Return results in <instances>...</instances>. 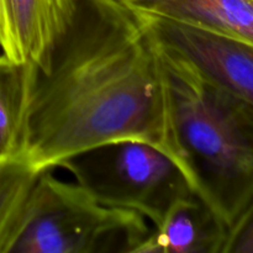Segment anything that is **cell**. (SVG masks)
<instances>
[{"instance_id":"cell-2","label":"cell","mask_w":253,"mask_h":253,"mask_svg":"<svg viewBox=\"0 0 253 253\" xmlns=\"http://www.w3.org/2000/svg\"><path fill=\"white\" fill-rule=\"evenodd\" d=\"M157 51L173 157L195 194L229 229L253 207V103Z\"/></svg>"},{"instance_id":"cell-9","label":"cell","mask_w":253,"mask_h":253,"mask_svg":"<svg viewBox=\"0 0 253 253\" xmlns=\"http://www.w3.org/2000/svg\"><path fill=\"white\" fill-rule=\"evenodd\" d=\"M41 172L20 153L0 157V253H9Z\"/></svg>"},{"instance_id":"cell-4","label":"cell","mask_w":253,"mask_h":253,"mask_svg":"<svg viewBox=\"0 0 253 253\" xmlns=\"http://www.w3.org/2000/svg\"><path fill=\"white\" fill-rule=\"evenodd\" d=\"M77 184L103 205L132 210L160 226L173 205L194 190L178 163L150 143L121 140L62 161Z\"/></svg>"},{"instance_id":"cell-11","label":"cell","mask_w":253,"mask_h":253,"mask_svg":"<svg viewBox=\"0 0 253 253\" xmlns=\"http://www.w3.org/2000/svg\"><path fill=\"white\" fill-rule=\"evenodd\" d=\"M221 253H253V207L227 229Z\"/></svg>"},{"instance_id":"cell-7","label":"cell","mask_w":253,"mask_h":253,"mask_svg":"<svg viewBox=\"0 0 253 253\" xmlns=\"http://www.w3.org/2000/svg\"><path fill=\"white\" fill-rule=\"evenodd\" d=\"M227 226L195 193L173 205L135 253H221Z\"/></svg>"},{"instance_id":"cell-8","label":"cell","mask_w":253,"mask_h":253,"mask_svg":"<svg viewBox=\"0 0 253 253\" xmlns=\"http://www.w3.org/2000/svg\"><path fill=\"white\" fill-rule=\"evenodd\" d=\"M126 4L253 44V0H143Z\"/></svg>"},{"instance_id":"cell-10","label":"cell","mask_w":253,"mask_h":253,"mask_svg":"<svg viewBox=\"0 0 253 253\" xmlns=\"http://www.w3.org/2000/svg\"><path fill=\"white\" fill-rule=\"evenodd\" d=\"M29 66L0 54V157L20 153Z\"/></svg>"},{"instance_id":"cell-5","label":"cell","mask_w":253,"mask_h":253,"mask_svg":"<svg viewBox=\"0 0 253 253\" xmlns=\"http://www.w3.org/2000/svg\"><path fill=\"white\" fill-rule=\"evenodd\" d=\"M133 10L157 48L182 59L207 81L253 103V44Z\"/></svg>"},{"instance_id":"cell-12","label":"cell","mask_w":253,"mask_h":253,"mask_svg":"<svg viewBox=\"0 0 253 253\" xmlns=\"http://www.w3.org/2000/svg\"><path fill=\"white\" fill-rule=\"evenodd\" d=\"M121 1H125V2H135V1H143V0H121Z\"/></svg>"},{"instance_id":"cell-3","label":"cell","mask_w":253,"mask_h":253,"mask_svg":"<svg viewBox=\"0 0 253 253\" xmlns=\"http://www.w3.org/2000/svg\"><path fill=\"white\" fill-rule=\"evenodd\" d=\"M150 231L138 212L103 205L44 169L9 253H135Z\"/></svg>"},{"instance_id":"cell-6","label":"cell","mask_w":253,"mask_h":253,"mask_svg":"<svg viewBox=\"0 0 253 253\" xmlns=\"http://www.w3.org/2000/svg\"><path fill=\"white\" fill-rule=\"evenodd\" d=\"M68 0H0V49L21 66L43 68L58 37Z\"/></svg>"},{"instance_id":"cell-1","label":"cell","mask_w":253,"mask_h":253,"mask_svg":"<svg viewBox=\"0 0 253 253\" xmlns=\"http://www.w3.org/2000/svg\"><path fill=\"white\" fill-rule=\"evenodd\" d=\"M150 143L173 157L160 54L121 0H68L43 68L29 66L21 148L40 170L95 146Z\"/></svg>"}]
</instances>
